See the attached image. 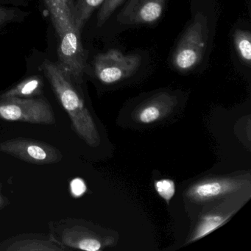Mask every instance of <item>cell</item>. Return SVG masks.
<instances>
[{"label": "cell", "mask_w": 251, "mask_h": 251, "mask_svg": "<svg viewBox=\"0 0 251 251\" xmlns=\"http://www.w3.org/2000/svg\"><path fill=\"white\" fill-rule=\"evenodd\" d=\"M167 0H128L117 17L124 25H151L160 20Z\"/></svg>", "instance_id": "cell-8"}, {"label": "cell", "mask_w": 251, "mask_h": 251, "mask_svg": "<svg viewBox=\"0 0 251 251\" xmlns=\"http://www.w3.org/2000/svg\"><path fill=\"white\" fill-rule=\"evenodd\" d=\"M0 151L32 164H52L61 158L58 150L30 139H17L2 142L0 143Z\"/></svg>", "instance_id": "cell-6"}, {"label": "cell", "mask_w": 251, "mask_h": 251, "mask_svg": "<svg viewBox=\"0 0 251 251\" xmlns=\"http://www.w3.org/2000/svg\"><path fill=\"white\" fill-rule=\"evenodd\" d=\"M124 0H105L98 16V26L103 25Z\"/></svg>", "instance_id": "cell-16"}, {"label": "cell", "mask_w": 251, "mask_h": 251, "mask_svg": "<svg viewBox=\"0 0 251 251\" xmlns=\"http://www.w3.org/2000/svg\"><path fill=\"white\" fill-rule=\"evenodd\" d=\"M1 201H2V198L0 196V203H1Z\"/></svg>", "instance_id": "cell-20"}, {"label": "cell", "mask_w": 251, "mask_h": 251, "mask_svg": "<svg viewBox=\"0 0 251 251\" xmlns=\"http://www.w3.org/2000/svg\"><path fill=\"white\" fill-rule=\"evenodd\" d=\"M231 214H223V213H211L204 216L198 226L195 227L192 236L189 238L188 243H192L195 241L200 240L207 235L212 233L219 227L223 226L228 221Z\"/></svg>", "instance_id": "cell-11"}, {"label": "cell", "mask_w": 251, "mask_h": 251, "mask_svg": "<svg viewBox=\"0 0 251 251\" xmlns=\"http://www.w3.org/2000/svg\"><path fill=\"white\" fill-rule=\"evenodd\" d=\"M64 242L69 246L87 251L102 249V243L95 234L81 229L67 230L64 234Z\"/></svg>", "instance_id": "cell-10"}, {"label": "cell", "mask_w": 251, "mask_h": 251, "mask_svg": "<svg viewBox=\"0 0 251 251\" xmlns=\"http://www.w3.org/2000/svg\"><path fill=\"white\" fill-rule=\"evenodd\" d=\"M176 103V98L169 94L155 95L136 110L135 120L144 125L156 123L170 113Z\"/></svg>", "instance_id": "cell-9"}, {"label": "cell", "mask_w": 251, "mask_h": 251, "mask_svg": "<svg viewBox=\"0 0 251 251\" xmlns=\"http://www.w3.org/2000/svg\"><path fill=\"white\" fill-rule=\"evenodd\" d=\"M13 18H14V14L12 11L0 7V25L11 21Z\"/></svg>", "instance_id": "cell-18"}, {"label": "cell", "mask_w": 251, "mask_h": 251, "mask_svg": "<svg viewBox=\"0 0 251 251\" xmlns=\"http://www.w3.org/2000/svg\"><path fill=\"white\" fill-rule=\"evenodd\" d=\"M236 53L243 64H251V35L247 30H237L233 36Z\"/></svg>", "instance_id": "cell-14"}, {"label": "cell", "mask_w": 251, "mask_h": 251, "mask_svg": "<svg viewBox=\"0 0 251 251\" xmlns=\"http://www.w3.org/2000/svg\"><path fill=\"white\" fill-rule=\"evenodd\" d=\"M48 8L54 7H64L69 5V0H45Z\"/></svg>", "instance_id": "cell-19"}, {"label": "cell", "mask_w": 251, "mask_h": 251, "mask_svg": "<svg viewBox=\"0 0 251 251\" xmlns=\"http://www.w3.org/2000/svg\"><path fill=\"white\" fill-rule=\"evenodd\" d=\"M59 37L58 54L60 65L77 79L85 67V54L80 42V30L76 27L70 4L48 8Z\"/></svg>", "instance_id": "cell-2"}, {"label": "cell", "mask_w": 251, "mask_h": 251, "mask_svg": "<svg viewBox=\"0 0 251 251\" xmlns=\"http://www.w3.org/2000/svg\"><path fill=\"white\" fill-rule=\"evenodd\" d=\"M105 0H78L73 11V20L76 27L80 30L92 13Z\"/></svg>", "instance_id": "cell-13"}, {"label": "cell", "mask_w": 251, "mask_h": 251, "mask_svg": "<svg viewBox=\"0 0 251 251\" xmlns=\"http://www.w3.org/2000/svg\"><path fill=\"white\" fill-rule=\"evenodd\" d=\"M0 119L11 122L54 124L55 117L50 105L44 99L1 98Z\"/></svg>", "instance_id": "cell-4"}, {"label": "cell", "mask_w": 251, "mask_h": 251, "mask_svg": "<svg viewBox=\"0 0 251 251\" xmlns=\"http://www.w3.org/2000/svg\"><path fill=\"white\" fill-rule=\"evenodd\" d=\"M208 38L207 19L198 14L188 26L172 57L177 71L189 72L198 67L203 58Z\"/></svg>", "instance_id": "cell-3"}, {"label": "cell", "mask_w": 251, "mask_h": 251, "mask_svg": "<svg viewBox=\"0 0 251 251\" xmlns=\"http://www.w3.org/2000/svg\"><path fill=\"white\" fill-rule=\"evenodd\" d=\"M43 88V80L39 76H33L19 83L2 95L1 98H21L40 95Z\"/></svg>", "instance_id": "cell-12"}, {"label": "cell", "mask_w": 251, "mask_h": 251, "mask_svg": "<svg viewBox=\"0 0 251 251\" xmlns=\"http://www.w3.org/2000/svg\"><path fill=\"white\" fill-rule=\"evenodd\" d=\"M141 61V57L137 54L125 55L117 50H110L97 55L95 74L104 84H114L135 74L140 67Z\"/></svg>", "instance_id": "cell-5"}, {"label": "cell", "mask_w": 251, "mask_h": 251, "mask_svg": "<svg viewBox=\"0 0 251 251\" xmlns=\"http://www.w3.org/2000/svg\"><path fill=\"white\" fill-rule=\"evenodd\" d=\"M155 189L157 193L167 203H170L176 194V184L170 179H161L155 182Z\"/></svg>", "instance_id": "cell-15"}, {"label": "cell", "mask_w": 251, "mask_h": 251, "mask_svg": "<svg viewBox=\"0 0 251 251\" xmlns=\"http://www.w3.org/2000/svg\"><path fill=\"white\" fill-rule=\"evenodd\" d=\"M42 67L77 134L90 146H98L100 137L98 129L83 100L72 84L71 76L60 64L51 61H44Z\"/></svg>", "instance_id": "cell-1"}, {"label": "cell", "mask_w": 251, "mask_h": 251, "mask_svg": "<svg viewBox=\"0 0 251 251\" xmlns=\"http://www.w3.org/2000/svg\"><path fill=\"white\" fill-rule=\"evenodd\" d=\"M71 190L73 195L75 196H81L86 191L84 181L80 178L75 179L71 183Z\"/></svg>", "instance_id": "cell-17"}, {"label": "cell", "mask_w": 251, "mask_h": 251, "mask_svg": "<svg viewBox=\"0 0 251 251\" xmlns=\"http://www.w3.org/2000/svg\"><path fill=\"white\" fill-rule=\"evenodd\" d=\"M245 184V180L239 178L205 179L192 185L186 196L193 202L202 203L238 192Z\"/></svg>", "instance_id": "cell-7"}]
</instances>
